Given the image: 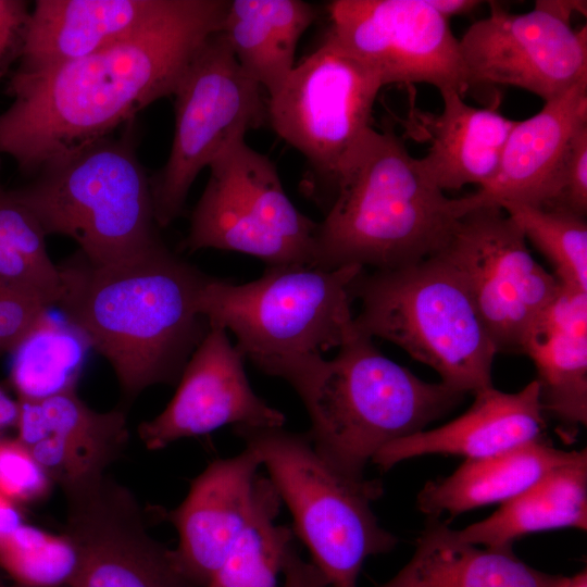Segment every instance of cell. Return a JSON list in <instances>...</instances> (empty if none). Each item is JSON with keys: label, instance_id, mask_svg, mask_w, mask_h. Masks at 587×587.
Returning <instances> with one entry per match:
<instances>
[{"label": "cell", "instance_id": "1", "mask_svg": "<svg viewBox=\"0 0 587 587\" xmlns=\"http://www.w3.org/2000/svg\"><path fill=\"white\" fill-rule=\"evenodd\" d=\"M229 0H167L136 33L82 59L14 72L0 114V157L35 175L47 163L99 141L150 103L173 96L188 64L222 29Z\"/></svg>", "mask_w": 587, "mask_h": 587}, {"label": "cell", "instance_id": "2", "mask_svg": "<svg viewBox=\"0 0 587 587\" xmlns=\"http://www.w3.org/2000/svg\"><path fill=\"white\" fill-rule=\"evenodd\" d=\"M59 271L57 305L109 361L126 398L178 383L210 328L198 309L210 276L167 247L117 266L95 265L77 251Z\"/></svg>", "mask_w": 587, "mask_h": 587}, {"label": "cell", "instance_id": "3", "mask_svg": "<svg viewBox=\"0 0 587 587\" xmlns=\"http://www.w3.org/2000/svg\"><path fill=\"white\" fill-rule=\"evenodd\" d=\"M475 202L446 197L391 125L370 127L345 159L317 223L312 266L394 270L441 252Z\"/></svg>", "mask_w": 587, "mask_h": 587}, {"label": "cell", "instance_id": "4", "mask_svg": "<svg viewBox=\"0 0 587 587\" xmlns=\"http://www.w3.org/2000/svg\"><path fill=\"white\" fill-rule=\"evenodd\" d=\"M311 420L316 453L336 472L363 480L369 461L386 445L424 430L464 394L428 383L386 358L357 334L330 360L317 359L294 388Z\"/></svg>", "mask_w": 587, "mask_h": 587}, {"label": "cell", "instance_id": "5", "mask_svg": "<svg viewBox=\"0 0 587 587\" xmlns=\"http://www.w3.org/2000/svg\"><path fill=\"white\" fill-rule=\"evenodd\" d=\"M363 270L267 265L240 285L210 276L198 309L210 326L235 335L236 348L258 370L294 388L314 361L357 334L350 286Z\"/></svg>", "mask_w": 587, "mask_h": 587}, {"label": "cell", "instance_id": "6", "mask_svg": "<svg viewBox=\"0 0 587 587\" xmlns=\"http://www.w3.org/2000/svg\"><path fill=\"white\" fill-rule=\"evenodd\" d=\"M134 121L112 135L43 165L12 195L47 235L78 245L92 264L117 266L166 246L159 236L150 177L136 153Z\"/></svg>", "mask_w": 587, "mask_h": 587}, {"label": "cell", "instance_id": "7", "mask_svg": "<svg viewBox=\"0 0 587 587\" xmlns=\"http://www.w3.org/2000/svg\"><path fill=\"white\" fill-rule=\"evenodd\" d=\"M358 333L403 349L462 394L491 387L497 348L457 270L439 252L419 263L366 273L351 283Z\"/></svg>", "mask_w": 587, "mask_h": 587}, {"label": "cell", "instance_id": "8", "mask_svg": "<svg viewBox=\"0 0 587 587\" xmlns=\"http://www.w3.org/2000/svg\"><path fill=\"white\" fill-rule=\"evenodd\" d=\"M233 430L266 467L292 515L294 534L328 586L358 587L365 560L398 542L371 509L383 492L382 484L340 475L316 453L307 433L283 426H234Z\"/></svg>", "mask_w": 587, "mask_h": 587}, {"label": "cell", "instance_id": "9", "mask_svg": "<svg viewBox=\"0 0 587 587\" xmlns=\"http://www.w3.org/2000/svg\"><path fill=\"white\" fill-rule=\"evenodd\" d=\"M383 84L329 34L267 99V120L312 168L308 188L328 210L340 167L362 135Z\"/></svg>", "mask_w": 587, "mask_h": 587}, {"label": "cell", "instance_id": "10", "mask_svg": "<svg viewBox=\"0 0 587 587\" xmlns=\"http://www.w3.org/2000/svg\"><path fill=\"white\" fill-rule=\"evenodd\" d=\"M262 90L239 65L222 30L211 35L173 93L171 151L164 166L150 177L159 227L168 226L182 214L198 174L267 118Z\"/></svg>", "mask_w": 587, "mask_h": 587}, {"label": "cell", "instance_id": "11", "mask_svg": "<svg viewBox=\"0 0 587 587\" xmlns=\"http://www.w3.org/2000/svg\"><path fill=\"white\" fill-rule=\"evenodd\" d=\"M184 246L252 255L267 265L313 264L317 222L285 192L274 163L245 139L209 165Z\"/></svg>", "mask_w": 587, "mask_h": 587}, {"label": "cell", "instance_id": "12", "mask_svg": "<svg viewBox=\"0 0 587 587\" xmlns=\"http://www.w3.org/2000/svg\"><path fill=\"white\" fill-rule=\"evenodd\" d=\"M441 252L463 279L497 351L521 353L561 284L532 257L517 224L500 207L474 208Z\"/></svg>", "mask_w": 587, "mask_h": 587}, {"label": "cell", "instance_id": "13", "mask_svg": "<svg viewBox=\"0 0 587 587\" xmlns=\"http://www.w3.org/2000/svg\"><path fill=\"white\" fill-rule=\"evenodd\" d=\"M328 34L387 85L469 92L459 39L427 0H335Z\"/></svg>", "mask_w": 587, "mask_h": 587}, {"label": "cell", "instance_id": "14", "mask_svg": "<svg viewBox=\"0 0 587 587\" xmlns=\"http://www.w3.org/2000/svg\"><path fill=\"white\" fill-rule=\"evenodd\" d=\"M487 17L459 39L469 92L511 86L549 102L587 79V30L537 10L511 13L490 1Z\"/></svg>", "mask_w": 587, "mask_h": 587}, {"label": "cell", "instance_id": "15", "mask_svg": "<svg viewBox=\"0 0 587 587\" xmlns=\"http://www.w3.org/2000/svg\"><path fill=\"white\" fill-rule=\"evenodd\" d=\"M64 494V533L78 552L66 587H198L179 571L172 549L150 536L126 487L104 474Z\"/></svg>", "mask_w": 587, "mask_h": 587}, {"label": "cell", "instance_id": "16", "mask_svg": "<svg viewBox=\"0 0 587 587\" xmlns=\"http://www.w3.org/2000/svg\"><path fill=\"white\" fill-rule=\"evenodd\" d=\"M285 415L251 388L245 358L227 332L210 326L186 363L166 408L142 422L138 434L150 450L188 437L207 435L222 426L279 427Z\"/></svg>", "mask_w": 587, "mask_h": 587}, {"label": "cell", "instance_id": "17", "mask_svg": "<svg viewBox=\"0 0 587 587\" xmlns=\"http://www.w3.org/2000/svg\"><path fill=\"white\" fill-rule=\"evenodd\" d=\"M260 466L247 448L215 460L191 482L182 503L165 513L178 534L174 561L193 585L209 584L248 523Z\"/></svg>", "mask_w": 587, "mask_h": 587}, {"label": "cell", "instance_id": "18", "mask_svg": "<svg viewBox=\"0 0 587 587\" xmlns=\"http://www.w3.org/2000/svg\"><path fill=\"white\" fill-rule=\"evenodd\" d=\"M17 401L16 438L63 491L103 475L128 441L123 411L98 412L76 390Z\"/></svg>", "mask_w": 587, "mask_h": 587}, {"label": "cell", "instance_id": "19", "mask_svg": "<svg viewBox=\"0 0 587 587\" xmlns=\"http://www.w3.org/2000/svg\"><path fill=\"white\" fill-rule=\"evenodd\" d=\"M474 396L473 404L459 417L386 445L372 462L389 470L401 461L433 453L478 459L542 437L545 412L535 379L517 392L491 386Z\"/></svg>", "mask_w": 587, "mask_h": 587}, {"label": "cell", "instance_id": "20", "mask_svg": "<svg viewBox=\"0 0 587 587\" xmlns=\"http://www.w3.org/2000/svg\"><path fill=\"white\" fill-rule=\"evenodd\" d=\"M167 0H37L16 73L35 74L96 53L136 33Z\"/></svg>", "mask_w": 587, "mask_h": 587}, {"label": "cell", "instance_id": "21", "mask_svg": "<svg viewBox=\"0 0 587 587\" xmlns=\"http://www.w3.org/2000/svg\"><path fill=\"white\" fill-rule=\"evenodd\" d=\"M587 124V79L546 102L535 115L517 121L492 179L472 193L476 208L517 202L546 207L565 149Z\"/></svg>", "mask_w": 587, "mask_h": 587}, {"label": "cell", "instance_id": "22", "mask_svg": "<svg viewBox=\"0 0 587 587\" xmlns=\"http://www.w3.org/2000/svg\"><path fill=\"white\" fill-rule=\"evenodd\" d=\"M444 110L430 114L412 110L408 134L423 136L429 148L417 159L426 177L440 190L465 185L485 187L495 176L507 139L517 121L496 108L467 104L455 92L441 93Z\"/></svg>", "mask_w": 587, "mask_h": 587}, {"label": "cell", "instance_id": "23", "mask_svg": "<svg viewBox=\"0 0 587 587\" xmlns=\"http://www.w3.org/2000/svg\"><path fill=\"white\" fill-rule=\"evenodd\" d=\"M537 370L544 412L572 427L587 424V291L561 285L522 345Z\"/></svg>", "mask_w": 587, "mask_h": 587}, {"label": "cell", "instance_id": "24", "mask_svg": "<svg viewBox=\"0 0 587 587\" xmlns=\"http://www.w3.org/2000/svg\"><path fill=\"white\" fill-rule=\"evenodd\" d=\"M428 521L426 526L448 541L484 547L512 546L517 538L542 530H586L587 452L551 470L494 514L465 528H449L434 517Z\"/></svg>", "mask_w": 587, "mask_h": 587}, {"label": "cell", "instance_id": "25", "mask_svg": "<svg viewBox=\"0 0 587 587\" xmlns=\"http://www.w3.org/2000/svg\"><path fill=\"white\" fill-rule=\"evenodd\" d=\"M582 451L554 448L542 437L510 450L465 461L450 476L427 483L417 508L429 517H450L521 494L551 470L577 459Z\"/></svg>", "mask_w": 587, "mask_h": 587}, {"label": "cell", "instance_id": "26", "mask_svg": "<svg viewBox=\"0 0 587 587\" xmlns=\"http://www.w3.org/2000/svg\"><path fill=\"white\" fill-rule=\"evenodd\" d=\"M315 17L301 0H229L221 30L242 70L271 97L294 70L298 41Z\"/></svg>", "mask_w": 587, "mask_h": 587}, {"label": "cell", "instance_id": "27", "mask_svg": "<svg viewBox=\"0 0 587 587\" xmlns=\"http://www.w3.org/2000/svg\"><path fill=\"white\" fill-rule=\"evenodd\" d=\"M561 577L529 566L512 546L451 542L426 526L411 560L378 587H553Z\"/></svg>", "mask_w": 587, "mask_h": 587}, {"label": "cell", "instance_id": "28", "mask_svg": "<svg viewBox=\"0 0 587 587\" xmlns=\"http://www.w3.org/2000/svg\"><path fill=\"white\" fill-rule=\"evenodd\" d=\"M91 344L63 314L46 309L11 349L10 382L17 399L76 390Z\"/></svg>", "mask_w": 587, "mask_h": 587}, {"label": "cell", "instance_id": "29", "mask_svg": "<svg viewBox=\"0 0 587 587\" xmlns=\"http://www.w3.org/2000/svg\"><path fill=\"white\" fill-rule=\"evenodd\" d=\"M280 503L270 478L258 476L249 521L205 587H283L278 578L295 534L275 523Z\"/></svg>", "mask_w": 587, "mask_h": 587}, {"label": "cell", "instance_id": "30", "mask_svg": "<svg viewBox=\"0 0 587 587\" xmlns=\"http://www.w3.org/2000/svg\"><path fill=\"white\" fill-rule=\"evenodd\" d=\"M46 237L32 212L0 185V285L52 307L62 284Z\"/></svg>", "mask_w": 587, "mask_h": 587}, {"label": "cell", "instance_id": "31", "mask_svg": "<svg viewBox=\"0 0 587 587\" xmlns=\"http://www.w3.org/2000/svg\"><path fill=\"white\" fill-rule=\"evenodd\" d=\"M549 261L561 285L587 291L586 217L517 202L498 204Z\"/></svg>", "mask_w": 587, "mask_h": 587}, {"label": "cell", "instance_id": "32", "mask_svg": "<svg viewBox=\"0 0 587 587\" xmlns=\"http://www.w3.org/2000/svg\"><path fill=\"white\" fill-rule=\"evenodd\" d=\"M78 564V552L65 534L22 524L0 540V569L33 587H66Z\"/></svg>", "mask_w": 587, "mask_h": 587}, {"label": "cell", "instance_id": "33", "mask_svg": "<svg viewBox=\"0 0 587 587\" xmlns=\"http://www.w3.org/2000/svg\"><path fill=\"white\" fill-rule=\"evenodd\" d=\"M52 482L17 438L0 439V494L15 503L46 497Z\"/></svg>", "mask_w": 587, "mask_h": 587}, {"label": "cell", "instance_id": "34", "mask_svg": "<svg viewBox=\"0 0 587 587\" xmlns=\"http://www.w3.org/2000/svg\"><path fill=\"white\" fill-rule=\"evenodd\" d=\"M587 214V124L570 140L555 171L550 199L546 207Z\"/></svg>", "mask_w": 587, "mask_h": 587}, {"label": "cell", "instance_id": "35", "mask_svg": "<svg viewBox=\"0 0 587 587\" xmlns=\"http://www.w3.org/2000/svg\"><path fill=\"white\" fill-rule=\"evenodd\" d=\"M48 308L50 307L0 285V353L10 352Z\"/></svg>", "mask_w": 587, "mask_h": 587}, {"label": "cell", "instance_id": "36", "mask_svg": "<svg viewBox=\"0 0 587 587\" xmlns=\"http://www.w3.org/2000/svg\"><path fill=\"white\" fill-rule=\"evenodd\" d=\"M29 12L26 1L0 0V79L20 57Z\"/></svg>", "mask_w": 587, "mask_h": 587}, {"label": "cell", "instance_id": "37", "mask_svg": "<svg viewBox=\"0 0 587 587\" xmlns=\"http://www.w3.org/2000/svg\"><path fill=\"white\" fill-rule=\"evenodd\" d=\"M283 587H327L322 572L312 563L303 560L295 542L289 547L284 564Z\"/></svg>", "mask_w": 587, "mask_h": 587}, {"label": "cell", "instance_id": "38", "mask_svg": "<svg viewBox=\"0 0 587 587\" xmlns=\"http://www.w3.org/2000/svg\"><path fill=\"white\" fill-rule=\"evenodd\" d=\"M534 8L570 24L571 17L575 13L586 16L587 2L582 0H539L535 2Z\"/></svg>", "mask_w": 587, "mask_h": 587}, {"label": "cell", "instance_id": "39", "mask_svg": "<svg viewBox=\"0 0 587 587\" xmlns=\"http://www.w3.org/2000/svg\"><path fill=\"white\" fill-rule=\"evenodd\" d=\"M23 523L17 503L0 494V540L12 534Z\"/></svg>", "mask_w": 587, "mask_h": 587}, {"label": "cell", "instance_id": "40", "mask_svg": "<svg viewBox=\"0 0 587 587\" xmlns=\"http://www.w3.org/2000/svg\"><path fill=\"white\" fill-rule=\"evenodd\" d=\"M428 3L444 17L449 20L454 15L469 14L480 5L476 0H427Z\"/></svg>", "mask_w": 587, "mask_h": 587}, {"label": "cell", "instance_id": "41", "mask_svg": "<svg viewBox=\"0 0 587 587\" xmlns=\"http://www.w3.org/2000/svg\"><path fill=\"white\" fill-rule=\"evenodd\" d=\"M18 401L12 399L0 387V430L9 427H15L18 419Z\"/></svg>", "mask_w": 587, "mask_h": 587}, {"label": "cell", "instance_id": "42", "mask_svg": "<svg viewBox=\"0 0 587 587\" xmlns=\"http://www.w3.org/2000/svg\"><path fill=\"white\" fill-rule=\"evenodd\" d=\"M553 587H587L586 571H583L572 577L562 576Z\"/></svg>", "mask_w": 587, "mask_h": 587}, {"label": "cell", "instance_id": "43", "mask_svg": "<svg viewBox=\"0 0 587 587\" xmlns=\"http://www.w3.org/2000/svg\"><path fill=\"white\" fill-rule=\"evenodd\" d=\"M0 587H33V586L24 585L14 580L0 569Z\"/></svg>", "mask_w": 587, "mask_h": 587}]
</instances>
